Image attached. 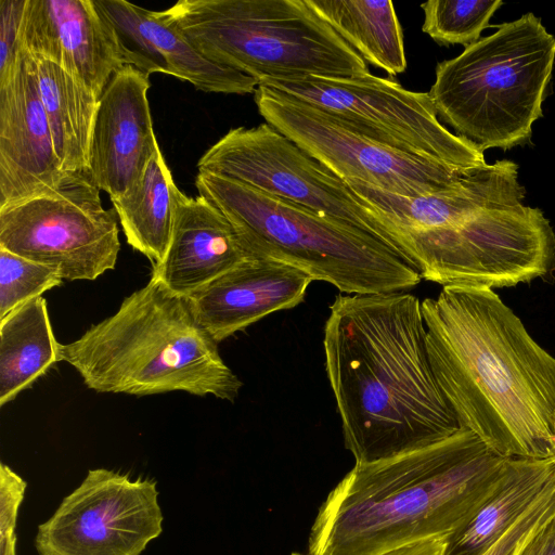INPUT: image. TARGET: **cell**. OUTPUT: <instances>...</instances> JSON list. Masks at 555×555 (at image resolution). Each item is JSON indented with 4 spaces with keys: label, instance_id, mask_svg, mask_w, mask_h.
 <instances>
[{
    "label": "cell",
    "instance_id": "obj_24",
    "mask_svg": "<svg viewBox=\"0 0 555 555\" xmlns=\"http://www.w3.org/2000/svg\"><path fill=\"white\" fill-rule=\"evenodd\" d=\"M363 60L391 76L406 68L403 35L390 0H306Z\"/></svg>",
    "mask_w": 555,
    "mask_h": 555
},
{
    "label": "cell",
    "instance_id": "obj_9",
    "mask_svg": "<svg viewBox=\"0 0 555 555\" xmlns=\"http://www.w3.org/2000/svg\"><path fill=\"white\" fill-rule=\"evenodd\" d=\"M197 169L347 222L397 253L393 224L345 180L267 122L229 130L202 155Z\"/></svg>",
    "mask_w": 555,
    "mask_h": 555
},
{
    "label": "cell",
    "instance_id": "obj_6",
    "mask_svg": "<svg viewBox=\"0 0 555 555\" xmlns=\"http://www.w3.org/2000/svg\"><path fill=\"white\" fill-rule=\"evenodd\" d=\"M555 63V37L529 12L437 64L438 116L481 151L528 143Z\"/></svg>",
    "mask_w": 555,
    "mask_h": 555
},
{
    "label": "cell",
    "instance_id": "obj_28",
    "mask_svg": "<svg viewBox=\"0 0 555 555\" xmlns=\"http://www.w3.org/2000/svg\"><path fill=\"white\" fill-rule=\"evenodd\" d=\"M27 483L8 465H0V555H16V520Z\"/></svg>",
    "mask_w": 555,
    "mask_h": 555
},
{
    "label": "cell",
    "instance_id": "obj_5",
    "mask_svg": "<svg viewBox=\"0 0 555 555\" xmlns=\"http://www.w3.org/2000/svg\"><path fill=\"white\" fill-rule=\"evenodd\" d=\"M195 186L253 258L294 266L348 295L404 292L422 280L388 245L347 222L218 175L198 172Z\"/></svg>",
    "mask_w": 555,
    "mask_h": 555
},
{
    "label": "cell",
    "instance_id": "obj_1",
    "mask_svg": "<svg viewBox=\"0 0 555 555\" xmlns=\"http://www.w3.org/2000/svg\"><path fill=\"white\" fill-rule=\"evenodd\" d=\"M323 348L345 447L356 463L412 452L462 428L434 374L415 295H337Z\"/></svg>",
    "mask_w": 555,
    "mask_h": 555
},
{
    "label": "cell",
    "instance_id": "obj_2",
    "mask_svg": "<svg viewBox=\"0 0 555 555\" xmlns=\"http://www.w3.org/2000/svg\"><path fill=\"white\" fill-rule=\"evenodd\" d=\"M429 361L462 428L492 452L555 459V358L490 288L422 301Z\"/></svg>",
    "mask_w": 555,
    "mask_h": 555
},
{
    "label": "cell",
    "instance_id": "obj_26",
    "mask_svg": "<svg viewBox=\"0 0 555 555\" xmlns=\"http://www.w3.org/2000/svg\"><path fill=\"white\" fill-rule=\"evenodd\" d=\"M63 281L55 269L0 248V320Z\"/></svg>",
    "mask_w": 555,
    "mask_h": 555
},
{
    "label": "cell",
    "instance_id": "obj_22",
    "mask_svg": "<svg viewBox=\"0 0 555 555\" xmlns=\"http://www.w3.org/2000/svg\"><path fill=\"white\" fill-rule=\"evenodd\" d=\"M60 361L47 300L40 296L0 320V406Z\"/></svg>",
    "mask_w": 555,
    "mask_h": 555
},
{
    "label": "cell",
    "instance_id": "obj_20",
    "mask_svg": "<svg viewBox=\"0 0 555 555\" xmlns=\"http://www.w3.org/2000/svg\"><path fill=\"white\" fill-rule=\"evenodd\" d=\"M555 475V459H508L491 494L446 539L442 555H483L522 516Z\"/></svg>",
    "mask_w": 555,
    "mask_h": 555
},
{
    "label": "cell",
    "instance_id": "obj_31",
    "mask_svg": "<svg viewBox=\"0 0 555 555\" xmlns=\"http://www.w3.org/2000/svg\"><path fill=\"white\" fill-rule=\"evenodd\" d=\"M446 539H436L418 542L386 553L384 555H442Z\"/></svg>",
    "mask_w": 555,
    "mask_h": 555
},
{
    "label": "cell",
    "instance_id": "obj_17",
    "mask_svg": "<svg viewBox=\"0 0 555 555\" xmlns=\"http://www.w3.org/2000/svg\"><path fill=\"white\" fill-rule=\"evenodd\" d=\"M117 37L127 65L149 76L162 73L192 83L204 92L255 93L259 82L205 59L159 11L125 0H93Z\"/></svg>",
    "mask_w": 555,
    "mask_h": 555
},
{
    "label": "cell",
    "instance_id": "obj_11",
    "mask_svg": "<svg viewBox=\"0 0 555 555\" xmlns=\"http://www.w3.org/2000/svg\"><path fill=\"white\" fill-rule=\"evenodd\" d=\"M254 100L267 124L345 181L416 196L466 176L374 141L328 113L262 85H258Z\"/></svg>",
    "mask_w": 555,
    "mask_h": 555
},
{
    "label": "cell",
    "instance_id": "obj_7",
    "mask_svg": "<svg viewBox=\"0 0 555 555\" xmlns=\"http://www.w3.org/2000/svg\"><path fill=\"white\" fill-rule=\"evenodd\" d=\"M159 12L205 59L259 83L369 73L306 0H179Z\"/></svg>",
    "mask_w": 555,
    "mask_h": 555
},
{
    "label": "cell",
    "instance_id": "obj_21",
    "mask_svg": "<svg viewBox=\"0 0 555 555\" xmlns=\"http://www.w3.org/2000/svg\"><path fill=\"white\" fill-rule=\"evenodd\" d=\"M34 59L54 152L62 170L88 169L100 98L60 66Z\"/></svg>",
    "mask_w": 555,
    "mask_h": 555
},
{
    "label": "cell",
    "instance_id": "obj_32",
    "mask_svg": "<svg viewBox=\"0 0 555 555\" xmlns=\"http://www.w3.org/2000/svg\"><path fill=\"white\" fill-rule=\"evenodd\" d=\"M292 555H302V554H298V553H293Z\"/></svg>",
    "mask_w": 555,
    "mask_h": 555
},
{
    "label": "cell",
    "instance_id": "obj_15",
    "mask_svg": "<svg viewBox=\"0 0 555 555\" xmlns=\"http://www.w3.org/2000/svg\"><path fill=\"white\" fill-rule=\"evenodd\" d=\"M20 44L101 98L112 76L127 65L115 31L93 0H26Z\"/></svg>",
    "mask_w": 555,
    "mask_h": 555
},
{
    "label": "cell",
    "instance_id": "obj_27",
    "mask_svg": "<svg viewBox=\"0 0 555 555\" xmlns=\"http://www.w3.org/2000/svg\"><path fill=\"white\" fill-rule=\"evenodd\" d=\"M555 513V475L514 526L483 555H514L520 544Z\"/></svg>",
    "mask_w": 555,
    "mask_h": 555
},
{
    "label": "cell",
    "instance_id": "obj_30",
    "mask_svg": "<svg viewBox=\"0 0 555 555\" xmlns=\"http://www.w3.org/2000/svg\"><path fill=\"white\" fill-rule=\"evenodd\" d=\"M514 555H555V513L529 534Z\"/></svg>",
    "mask_w": 555,
    "mask_h": 555
},
{
    "label": "cell",
    "instance_id": "obj_10",
    "mask_svg": "<svg viewBox=\"0 0 555 555\" xmlns=\"http://www.w3.org/2000/svg\"><path fill=\"white\" fill-rule=\"evenodd\" d=\"M100 190L89 168L66 171L53 191L0 208V248L64 280H96L120 250L116 211L104 209Z\"/></svg>",
    "mask_w": 555,
    "mask_h": 555
},
{
    "label": "cell",
    "instance_id": "obj_8",
    "mask_svg": "<svg viewBox=\"0 0 555 555\" xmlns=\"http://www.w3.org/2000/svg\"><path fill=\"white\" fill-rule=\"evenodd\" d=\"M259 85L318 107L374 141L460 173L488 164L483 151L441 124L428 92L406 90L370 72L350 78L307 76Z\"/></svg>",
    "mask_w": 555,
    "mask_h": 555
},
{
    "label": "cell",
    "instance_id": "obj_4",
    "mask_svg": "<svg viewBox=\"0 0 555 555\" xmlns=\"http://www.w3.org/2000/svg\"><path fill=\"white\" fill-rule=\"evenodd\" d=\"M60 361L72 365L87 388L102 393L184 391L233 402L243 386L188 298L153 279L114 314L60 344Z\"/></svg>",
    "mask_w": 555,
    "mask_h": 555
},
{
    "label": "cell",
    "instance_id": "obj_18",
    "mask_svg": "<svg viewBox=\"0 0 555 555\" xmlns=\"http://www.w3.org/2000/svg\"><path fill=\"white\" fill-rule=\"evenodd\" d=\"M313 281L294 266L255 258L186 298L196 321L219 344L272 312L296 307Z\"/></svg>",
    "mask_w": 555,
    "mask_h": 555
},
{
    "label": "cell",
    "instance_id": "obj_14",
    "mask_svg": "<svg viewBox=\"0 0 555 555\" xmlns=\"http://www.w3.org/2000/svg\"><path fill=\"white\" fill-rule=\"evenodd\" d=\"M65 171L54 152L36 61L20 44L0 81V208L53 191Z\"/></svg>",
    "mask_w": 555,
    "mask_h": 555
},
{
    "label": "cell",
    "instance_id": "obj_23",
    "mask_svg": "<svg viewBox=\"0 0 555 555\" xmlns=\"http://www.w3.org/2000/svg\"><path fill=\"white\" fill-rule=\"evenodd\" d=\"M177 191L158 149L140 179L124 195L112 201L127 243L153 266L163 261L169 247Z\"/></svg>",
    "mask_w": 555,
    "mask_h": 555
},
{
    "label": "cell",
    "instance_id": "obj_19",
    "mask_svg": "<svg viewBox=\"0 0 555 555\" xmlns=\"http://www.w3.org/2000/svg\"><path fill=\"white\" fill-rule=\"evenodd\" d=\"M230 219L202 195L176 193L169 247L151 279L189 297L233 269L253 260Z\"/></svg>",
    "mask_w": 555,
    "mask_h": 555
},
{
    "label": "cell",
    "instance_id": "obj_16",
    "mask_svg": "<svg viewBox=\"0 0 555 555\" xmlns=\"http://www.w3.org/2000/svg\"><path fill=\"white\" fill-rule=\"evenodd\" d=\"M150 87L147 74L126 65L112 76L99 100L89 169L111 201L140 179L159 149L147 99Z\"/></svg>",
    "mask_w": 555,
    "mask_h": 555
},
{
    "label": "cell",
    "instance_id": "obj_25",
    "mask_svg": "<svg viewBox=\"0 0 555 555\" xmlns=\"http://www.w3.org/2000/svg\"><path fill=\"white\" fill-rule=\"evenodd\" d=\"M502 4L501 0H429L421 4L422 30L440 44L466 48L480 39Z\"/></svg>",
    "mask_w": 555,
    "mask_h": 555
},
{
    "label": "cell",
    "instance_id": "obj_29",
    "mask_svg": "<svg viewBox=\"0 0 555 555\" xmlns=\"http://www.w3.org/2000/svg\"><path fill=\"white\" fill-rule=\"evenodd\" d=\"M26 0H0V81L12 73L20 50Z\"/></svg>",
    "mask_w": 555,
    "mask_h": 555
},
{
    "label": "cell",
    "instance_id": "obj_12",
    "mask_svg": "<svg viewBox=\"0 0 555 555\" xmlns=\"http://www.w3.org/2000/svg\"><path fill=\"white\" fill-rule=\"evenodd\" d=\"M163 520L155 479L94 468L39 525L35 546L40 555H140Z\"/></svg>",
    "mask_w": 555,
    "mask_h": 555
},
{
    "label": "cell",
    "instance_id": "obj_3",
    "mask_svg": "<svg viewBox=\"0 0 555 555\" xmlns=\"http://www.w3.org/2000/svg\"><path fill=\"white\" fill-rule=\"evenodd\" d=\"M509 457L470 430L371 463H356L311 527L309 555H384L448 538L498 485Z\"/></svg>",
    "mask_w": 555,
    "mask_h": 555
},
{
    "label": "cell",
    "instance_id": "obj_13",
    "mask_svg": "<svg viewBox=\"0 0 555 555\" xmlns=\"http://www.w3.org/2000/svg\"><path fill=\"white\" fill-rule=\"evenodd\" d=\"M346 182L393 224L398 254L411 267L429 237L486 208L524 203L526 197L518 165L509 159L487 164L448 186L416 196L391 194L354 180Z\"/></svg>",
    "mask_w": 555,
    "mask_h": 555
}]
</instances>
